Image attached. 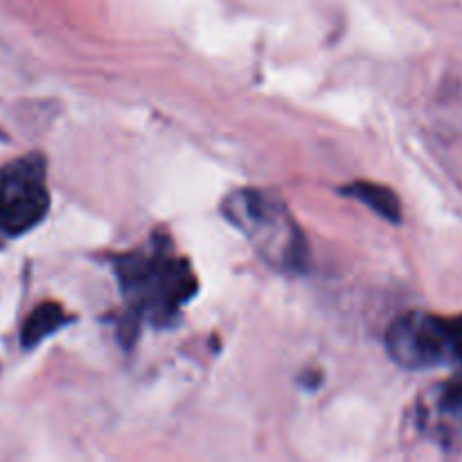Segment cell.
<instances>
[{"instance_id":"6da1fadb","label":"cell","mask_w":462,"mask_h":462,"mask_svg":"<svg viewBox=\"0 0 462 462\" xmlns=\"http://www.w3.org/2000/svg\"><path fill=\"white\" fill-rule=\"evenodd\" d=\"M113 271L120 282L126 316L138 325L165 328L197 293V275L174 244L156 233L144 246L117 255Z\"/></svg>"},{"instance_id":"7a4b0ae2","label":"cell","mask_w":462,"mask_h":462,"mask_svg":"<svg viewBox=\"0 0 462 462\" xmlns=\"http://www.w3.org/2000/svg\"><path fill=\"white\" fill-rule=\"evenodd\" d=\"M224 215L246 235L269 266L284 273H298L307 266L305 235L275 194L239 189L226 199Z\"/></svg>"},{"instance_id":"3957f363","label":"cell","mask_w":462,"mask_h":462,"mask_svg":"<svg viewBox=\"0 0 462 462\" xmlns=\"http://www.w3.org/2000/svg\"><path fill=\"white\" fill-rule=\"evenodd\" d=\"M386 347L402 368H462V316L442 319L427 311H409L391 325Z\"/></svg>"},{"instance_id":"277c9868","label":"cell","mask_w":462,"mask_h":462,"mask_svg":"<svg viewBox=\"0 0 462 462\" xmlns=\"http://www.w3.org/2000/svg\"><path fill=\"white\" fill-rule=\"evenodd\" d=\"M41 153H27L0 167V230L5 235L27 233L50 210L48 174Z\"/></svg>"},{"instance_id":"5b68a950","label":"cell","mask_w":462,"mask_h":462,"mask_svg":"<svg viewBox=\"0 0 462 462\" xmlns=\"http://www.w3.org/2000/svg\"><path fill=\"white\" fill-rule=\"evenodd\" d=\"M418 424L436 445L449 451L462 449V374L436 383L420 397Z\"/></svg>"},{"instance_id":"8992f818","label":"cell","mask_w":462,"mask_h":462,"mask_svg":"<svg viewBox=\"0 0 462 462\" xmlns=\"http://www.w3.org/2000/svg\"><path fill=\"white\" fill-rule=\"evenodd\" d=\"M70 316L63 310L59 302H41L30 316H27L25 325H23L21 332V343L25 350L36 347L41 341H45L48 337L57 334L59 329L66 328L70 323Z\"/></svg>"},{"instance_id":"52a82bcc","label":"cell","mask_w":462,"mask_h":462,"mask_svg":"<svg viewBox=\"0 0 462 462\" xmlns=\"http://www.w3.org/2000/svg\"><path fill=\"white\" fill-rule=\"evenodd\" d=\"M341 194L359 199L361 203H365L368 208H373L377 215H382L383 219L393 221V224H400L402 221L400 199H397V194L393 192L391 188H383V185H377V183H364V180H359V183H352V185H347V188H343Z\"/></svg>"}]
</instances>
